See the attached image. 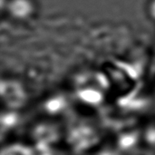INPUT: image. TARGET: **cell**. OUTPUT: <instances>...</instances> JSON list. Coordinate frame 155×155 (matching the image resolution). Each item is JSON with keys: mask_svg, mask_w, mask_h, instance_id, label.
<instances>
[{"mask_svg": "<svg viewBox=\"0 0 155 155\" xmlns=\"http://www.w3.org/2000/svg\"><path fill=\"white\" fill-rule=\"evenodd\" d=\"M1 95L5 106L10 109L20 108L26 101V94L22 84L12 80L1 82Z\"/></svg>", "mask_w": 155, "mask_h": 155, "instance_id": "1", "label": "cell"}, {"mask_svg": "<svg viewBox=\"0 0 155 155\" xmlns=\"http://www.w3.org/2000/svg\"><path fill=\"white\" fill-rule=\"evenodd\" d=\"M7 11L14 18L25 19L33 15L35 5L31 0H10L7 4Z\"/></svg>", "mask_w": 155, "mask_h": 155, "instance_id": "2", "label": "cell"}, {"mask_svg": "<svg viewBox=\"0 0 155 155\" xmlns=\"http://www.w3.org/2000/svg\"><path fill=\"white\" fill-rule=\"evenodd\" d=\"M1 155H34L33 152L24 145L14 144L5 148Z\"/></svg>", "mask_w": 155, "mask_h": 155, "instance_id": "3", "label": "cell"}, {"mask_svg": "<svg viewBox=\"0 0 155 155\" xmlns=\"http://www.w3.org/2000/svg\"><path fill=\"white\" fill-rule=\"evenodd\" d=\"M132 155H155V153L146 149H140L138 151H135Z\"/></svg>", "mask_w": 155, "mask_h": 155, "instance_id": "4", "label": "cell"}, {"mask_svg": "<svg viewBox=\"0 0 155 155\" xmlns=\"http://www.w3.org/2000/svg\"><path fill=\"white\" fill-rule=\"evenodd\" d=\"M149 14L152 19L155 21V0H153L149 5Z\"/></svg>", "mask_w": 155, "mask_h": 155, "instance_id": "5", "label": "cell"}]
</instances>
